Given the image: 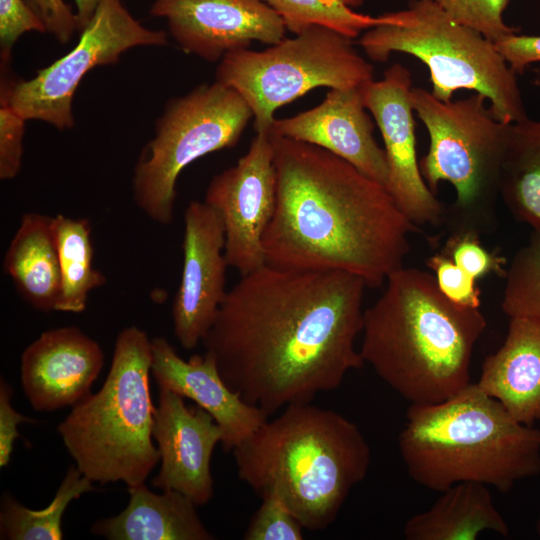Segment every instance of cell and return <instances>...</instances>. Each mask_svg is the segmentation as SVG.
<instances>
[{
    "label": "cell",
    "instance_id": "obj_20",
    "mask_svg": "<svg viewBox=\"0 0 540 540\" xmlns=\"http://www.w3.org/2000/svg\"><path fill=\"white\" fill-rule=\"evenodd\" d=\"M502 346L483 362L477 385L518 422L540 420V322L509 318Z\"/></svg>",
    "mask_w": 540,
    "mask_h": 540
},
{
    "label": "cell",
    "instance_id": "obj_27",
    "mask_svg": "<svg viewBox=\"0 0 540 540\" xmlns=\"http://www.w3.org/2000/svg\"><path fill=\"white\" fill-rule=\"evenodd\" d=\"M284 20L287 30L298 34L312 25H323L354 39L385 21L354 11L361 0H261Z\"/></svg>",
    "mask_w": 540,
    "mask_h": 540
},
{
    "label": "cell",
    "instance_id": "obj_28",
    "mask_svg": "<svg viewBox=\"0 0 540 540\" xmlns=\"http://www.w3.org/2000/svg\"><path fill=\"white\" fill-rule=\"evenodd\" d=\"M501 302L509 318L540 322V228L532 229L528 242L507 266Z\"/></svg>",
    "mask_w": 540,
    "mask_h": 540
},
{
    "label": "cell",
    "instance_id": "obj_33",
    "mask_svg": "<svg viewBox=\"0 0 540 540\" xmlns=\"http://www.w3.org/2000/svg\"><path fill=\"white\" fill-rule=\"evenodd\" d=\"M25 119L22 118L1 97L0 106V179L15 178L21 169L25 129Z\"/></svg>",
    "mask_w": 540,
    "mask_h": 540
},
{
    "label": "cell",
    "instance_id": "obj_7",
    "mask_svg": "<svg viewBox=\"0 0 540 540\" xmlns=\"http://www.w3.org/2000/svg\"><path fill=\"white\" fill-rule=\"evenodd\" d=\"M382 15L385 21L358 41L370 60L386 62L395 52L412 55L428 68L437 99L450 101L454 92L466 89L484 95L501 122L528 117L517 74L493 41L429 0H411L406 9Z\"/></svg>",
    "mask_w": 540,
    "mask_h": 540
},
{
    "label": "cell",
    "instance_id": "obj_1",
    "mask_svg": "<svg viewBox=\"0 0 540 540\" xmlns=\"http://www.w3.org/2000/svg\"><path fill=\"white\" fill-rule=\"evenodd\" d=\"M365 281L265 264L229 290L202 340L225 383L268 416L337 389L364 362Z\"/></svg>",
    "mask_w": 540,
    "mask_h": 540
},
{
    "label": "cell",
    "instance_id": "obj_29",
    "mask_svg": "<svg viewBox=\"0 0 540 540\" xmlns=\"http://www.w3.org/2000/svg\"><path fill=\"white\" fill-rule=\"evenodd\" d=\"M454 21L468 26L494 43L515 34L518 28L504 22L503 13L509 0H429Z\"/></svg>",
    "mask_w": 540,
    "mask_h": 540
},
{
    "label": "cell",
    "instance_id": "obj_4",
    "mask_svg": "<svg viewBox=\"0 0 540 540\" xmlns=\"http://www.w3.org/2000/svg\"><path fill=\"white\" fill-rule=\"evenodd\" d=\"M232 452L239 478L260 497L279 498L310 531L336 520L371 462L358 425L311 402L286 406Z\"/></svg>",
    "mask_w": 540,
    "mask_h": 540
},
{
    "label": "cell",
    "instance_id": "obj_39",
    "mask_svg": "<svg viewBox=\"0 0 540 540\" xmlns=\"http://www.w3.org/2000/svg\"><path fill=\"white\" fill-rule=\"evenodd\" d=\"M536 531H537V534L540 537V515H539V518H538L537 523H536Z\"/></svg>",
    "mask_w": 540,
    "mask_h": 540
},
{
    "label": "cell",
    "instance_id": "obj_30",
    "mask_svg": "<svg viewBox=\"0 0 540 540\" xmlns=\"http://www.w3.org/2000/svg\"><path fill=\"white\" fill-rule=\"evenodd\" d=\"M474 232L451 233L441 250L474 280L489 274L505 277L507 259L498 252L489 251Z\"/></svg>",
    "mask_w": 540,
    "mask_h": 540
},
{
    "label": "cell",
    "instance_id": "obj_34",
    "mask_svg": "<svg viewBox=\"0 0 540 540\" xmlns=\"http://www.w3.org/2000/svg\"><path fill=\"white\" fill-rule=\"evenodd\" d=\"M47 32L42 20L24 0H0L1 58L7 61L17 39L25 32Z\"/></svg>",
    "mask_w": 540,
    "mask_h": 540
},
{
    "label": "cell",
    "instance_id": "obj_37",
    "mask_svg": "<svg viewBox=\"0 0 540 540\" xmlns=\"http://www.w3.org/2000/svg\"><path fill=\"white\" fill-rule=\"evenodd\" d=\"M495 45L510 68L523 73L532 63L540 62V35H508Z\"/></svg>",
    "mask_w": 540,
    "mask_h": 540
},
{
    "label": "cell",
    "instance_id": "obj_2",
    "mask_svg": "<svg viewBox=\"0 0 540 540\" xmlns=\"http://www.w3.org/2000/svg\"><path fill=\"white\" fill-rule=\"evenodd\" d=\"M276 205L263 237L266 264L344 271L378 288L403 267L420 230L388 190L318 146L275 135Z\"/></svg>",
    "mask_w": 540,
    "mask_h": 540
},
{
    "label": "cell",
    "instance_id": "obj_24",
    "mask_svg": "<svg viewBox=\"0 0 540 540\" xmlns=\"http://www.w3.org/2000/svg\"><path fill=\"white\" fill-rule=\"evenodd\" d=\"M499 194L518 222L540 228V120L511 124Z\"/></svg>",
    "mask_w": 540,
    "mask_h": 540
},
{
    "label": "cell",
    "instance_id": "obj_10",
    "mask_svg": "<svg viewBox=\"0 0 540 540\" xmlns=\"http://www.w3.org/2000/svg\"><path fill=\"white\" fill-rule=\"evenodd\" d=\"M251 118L244 98L218 81L171 99L134 168L137 207L155 223H172L183 169L209 153L235 146Z\"/></svg>",
    "mask_w": 540,
    "mask_h": 540
},
{
    "label": "cell",
    "instance_id": "obj_13",
    "mask_svg": "<svg viewBox=\"0 0 540 540\" xmlns=\"http://www.w3.org/2000/svg\"><path fill=\"white\" fill-rule=\"evenodd\" d=\"M411 90V73L400 63L387 68L381 80L373 79L361 87L365 108L375 119L384 142L386 189L416 226H438L444 222L445 209L420 170Z\"/></svg>",
    "mask_w": 540,
    "mask_h": 540
},
{
    "label": "cell",
    "instance_id": "obj_35",
    "mask_svg": "<svg viewBox=\"0 0 540 540\" xmlns=\"http://www.w3.org/2000/svg\"><path fill=\"white\" fill-rule=\"evenodd\" d=\"M42 20L47 32L66 44L77 30L76 14L64 0H24Z\"/></svg>",
    "mask_w": 540,
    "mask_h": 540
},
{
    "label": "cell",
    "instance_id": "obj_5",
    "mask_svg": "<svg viewBox=\"0 0 540 540\" xmlns=\"http://www.w3.org/2000/svg\"><path fill=\"white\" fill-rule=\"evenodd\" d=\"M398 447L409 476L438 492L468 481L508 492L540 473V429L516 421L477 383L439 403L411 404Z\"/></svg>",
    "mask_w": 540,
    "mask_h": 540
},
{
    "label": "cell",
    "instance_id": "obj_19",
    "mask_svg": "<svg viewBox=\"0 0 540 540\" xmlns=\"http://www.w3.org/2000/svg\"><path fill=\"white\" fill-rule=\"evenodd\" d=\"M151 374L159 388L169 389L207 411L222 430L221 445L232 451L268 420L260 408L247 403L221 377L207 354L181 358L164 337L152 339Z\"/></svg>",
    "mask_w": 540,
    "mask_h": 540
},
{
    "label": "cell",
    "instance_id": "obj_6",
    "mask_svg": "<svg viewBox=\"0 0 540 540\" xmlns=\"http://www.w3.org/2000/svg\"><path fill=\"white\" fill-rule=\"evenodd\" d=\"M152 339L137 326L115 340L101 389L73 405L58 433L76 467L93 482L143 484L160 462L153 444Z\"/></svg>",
    "mask_w": 540,
    "mask_h": 540
},
{
    "label": "cell",
    "instance_id": "obj_25",
    "mask_svg": "<svg viewBox=\"0 0 540 540\" xmlns=\"http://www.w3.org/2000/svg\"><path fill=\"white\" fill-rule=\"evenodd\" d=\"M56 234L61 291L55 311L82 313L89 293L103 286L106 277L93 266L92 227L86 218L53 216Z\"/></svg>",
    "mask_w": 540,
    "mask_h": 540
},
{
    "label": "cell",
    "instance_id": "obj_31",
    "mask_svg": "<svg viewBox=\"0 0 540 540\" xmlns=\"http://www.w3.org/2000/svg\"><path fill=\"white\" fill-rule=\"evenodd\" d=\"M243 535L245 540H302L303 525L276 496L261 497Z\"/></svg>",
    "mask_w": 540,
    "mask_h": 540
},
{
    "label": "cell",
    "instance_id": "obj_23",
    "mask_svg": "<svg viewBox=\"0 0 540 540\" xmlns=\"http://www.w3.org/2000/svg\"><path fill=\"white\" fill-rule=\"evenodd\" d=\"M441 493L428 510L407 520V540H475L484 531L509 534L487 485L460 482Z\"/></svg>",
    "mask_w": 540,
    "mask_h": 540
},
{
    "label": "cell",
    "instance_id": "obj_3",
    "mask_svg": "<svg viewBox=\"0 0 540 540\" xmlns=\"http://www.w3.org/2000/svg\"><path fill=\"white\" fill-rule=\"evenodd\" d=\"M486 326L480 308L448 299L433 273L403 266L364 310L359 351L405 400L434 404L471 383L473 351Z\"/></svg>",
    "mask_w": 540,
    "mask_h": 540
},
{
    "label": "cell",
    "instance_id": "obj_18",
    "mask_svg": "<svg viewBox=\"0 0 540 540\" xmlns=\"http://www.w3.org/2000/svg\"><path fill=\"white\" fill-rule=\"evenodd\" d=\"M365 110L361 87L330 89L319 105L288 118H275L270 132L323 148L386 188L385 151L374 138V126Z\"/></svg>",
    "mask_w": 540,
    "mask_h": 540
},
{
    "label": "cell",
    "instance_id": "obj_9",
    "mask_svg": "<svg viewBox=\"0 0 540 540\" xmlns=\"http://www.w3.org/2000/svg\"><path fill=\"white\" fill-rule=\"evenodd\" d=\"M373 77V65L353 39L323 25L261 51L227 53L216 70V81L236 90L249 105L256 132L269 131L276 110L315 88H360Z\"/></svg>",
    "mask_w": 540,
    "mask_h": 540
},
{
    "label": "cell",
    "instance_id": "obj_17",
    "mask_svg": "<svg viewBox=\"0 0 540 540\" xmlns=\"http://www.w3.org/2000/svg\"><path fill=\"white\" fill-rule=\"evenodd\" d=\"M103 364L101 346L80 328L49 329L21 355L24 394L36 411L73 406L90 394Z\"/></svg>",
    "mask_w": 540,
    "mask_h": 540
},
{
    "label": "cell",
    "instance_id": "obj_14",
    "mask_svg": "<svg viewBox=\"0 0 540 540\" xmlns=\"http://www.w3.org/2000/svg\"><path fill=\"white\" fill-rule=\"evenodd\" d=\"M183 267L171 316L180 345L196 348L212 326L227 291L225 231L218 212L191 201L184 213Z\"/></svg>",
    "mask_w": 540,
    "mask_h": 540
},
{
    "label": "cell",
    "instance_id": "obj_22",
    "mask_svg": "<svg viewBox=\"0 0 540 540\" xmlns=\"http://www.w3.org/2000/svg\"><path fill=\"white\" fill-rule=\"evenodd\" d=\"M3 270L34 309L55 311L61 272L53 217L25 213L3 258Z\"/></svg>",
    "mask_w": 540,
    "mask_h": 540
},
{
    "label": "cell",
    "instance_id": "obj_12",
    "mask_svg": "<svg viewBox=\"0 0 540 540\" xmlns=\"http://www.w3.org/2000/svg\"><path fill=\"white\" fill-rule=\"evenodd\" d=\"M204 202L222 219L229 267L242 276L264 266L263 237L276 205L270 130L256 132L247 153L212 178Z\"/></svg>",
    "mask_w": 540,
    "mask_h": 540
},
{
    "label": "cell",
    "instance_id": "obj_38",
    "mask_svg": "<svg viewBox=\"0 0 540 540\" xmlns=\"http://www.w3.org/2000/svg\"><path fill=\"white\" fill-rule=\"evenodd\" d=\"M100 1L101 0H75L77 7V31L82 32V30L88 25Z\"/></svg>",
    "mask_w": 540,
    "mask_h": 540
},
{
    "label": "cell",
    "instance_id": "obj_8",
    "mask_svg": "<svg viewBox=\"0 0 540 540\" xmlns=\"http://www.w3.org/2000/svg\"><path fill=\"white\" fill-rule=\"evenodd\" d=\"M480 93L442 101L431 91L412 87L414 112L429 135V149L419 161L422 176L436 194L449 182L455 201L445 210L451 233H486L494 228L500 198V174L510 123L499 121Z\"/></svg>",
    "mask_w": 540,
    "mask_h": 540
},
{
    "label": "cell",
    "instance_id": "obj_36",
    "mask_svg": "<svg viewBox=\"0 0 540 540\" xmlns=\"http://www.w3.org/2000/svg\"><path fill=\"white\" fill-rule=\"evenodd\" d=\"M13 389L9 383L0 379V467H6L11 459L16 438L20 436L17 426L21 423H35L15 410L12 404Z\"/></svg>",
    "mask_w": 540,
    "mask_h": 540
},
{
    "label": "cell",
    "instance_id": "obj_26",
    "mask_svg": "<svg viewBox=\"0 0 540 540\" xmlns=\"http://www.w3.org/2000/svg\"><path fill=\"white\" fill-rule=\"evenodd\" d=\"M93 481L70 466L53 500L46 508L32 510L12 495L4 494L0 509V538L7 540H61L62 517L68 505L94 489Z\"/></svg>",
    "mask_w": 540,
    "mask_h": 540
},
{
    "label": "cell",
    "instance_id": "obj_11",
    "mask_svg": "<svg viewBox=\"0 0 540 540\" xmlns=\"http://www.w3.org/2000/svg\"><path fill=\"white\" fill-rule=\"evenodd\" d=\"M167 44L166 32L144 27L121 0H101L71 51L29 80L2 85L1 97L25 120L69 129L74 125L73 95L88 71L116 63L130 48Z\"/></svg>",
    "mask_w": 540,
    "mask_h": 540
},
{
    "label": "cell",
    "instance_id": "obj_15",
    "mask_svg": "<svg viewBox=\"0 0 540 540\" xmlns=\"http://www.w3.org/2000/svg\"><path fill=\"white\" fill-rule=\"evenodd\" d=\"M150 14L167 20L184 52L209 62L253 41L274 45L287 31L282 17L261 0H156Z\"/></svg>",
    "mask_w": 540,
    "mask_h": 540
},
{
    "label": "cell",
    "instance_id": "obj_16",
    "mask_svg": "<svg viewBox=\"0 0 540 540\" xmlns=\"http://www.w3.org/2000/svg\"><path fill=\"white\" fill-rule=\"evenodd\" d=\"M215 419L199 406L189 407L184 397L159 388L153 438L160 454V469L152 485L187 496L196 506L214 495L211 457L222 440Z\"/></svg>",
    "mask_w": 540,
    "mask_h": 540
},
{
    "label": "cell",
    "instance_id": "obj_21",
    "mask_svg": "<svg viewBox=\"0 0 540 540\" xmlns=\"http://www.w3.org/2000/svg\"><path fill=\"white\" fill-rule=\"evenodd\" d=\"M129 502L118 515L96 521L91 532L109 540H212L196 505L174 490L156 494L144 483L128 487Z\"/></svg>",
    "mask_w": 540,
    "mask_h": 540
},
{
    "label": "cell",
    "instance_id": "obj_32",
    "mask_svg": "<svg viewBox=\"0 0 540 540\" xmlns=\"http://www.w3.org/2000/svg\"><path fill=\"white\" fill-rule=\"evenodd\" d=\"M426 266L433 272L440 291L448 299L462 306L480 308L481 291L476 280L450 257L440 251L426 260Z\"/></svg>",
    "mask_w": 540,
    "mask_h": 540
}]
</instances>
